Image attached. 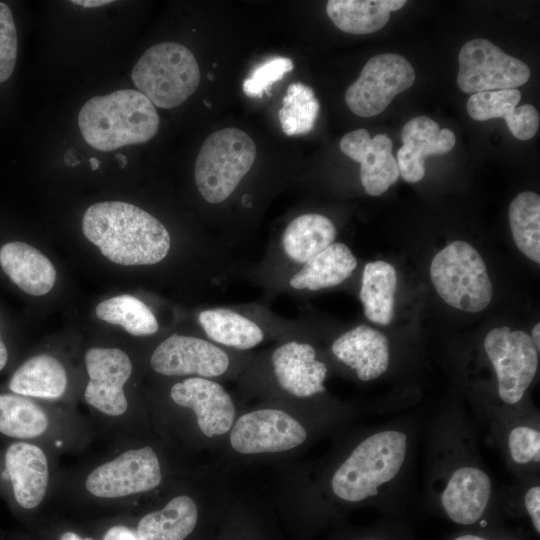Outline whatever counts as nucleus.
I'll list each match as a JSON object with an SVG mask.
<instances>
[{
	"instance_id": "21",
	"label": "nucleus",
	"mask_w": 540,
	"mask_h": 540,
	"mask_svg": "<svg viewBox=\"0 0 540 540\" xmlns=\"http://www.w3.org/2000/svg\"><path fill=\"white\" fill-rule=\"evenodd\" d=\"M0 266L15 285L33 296L48 293L56 281L52 262L41 251L24 242L4 244L0 248Z\"/></svg>"
},
{
	"instance_id": "11",
	"label": "nucleus",
	"mask_w": 540,
	"mask_h": 540,
	"mask_svg": "<svg viewBox=\"0 0 540 540\" xmlns=\"http://www.w3.org/2000/svg\"><path fill=\"white\" fill-rule=\"evenodd\" d=\"M306 437L305 428L289 414L277 409H260L238 419L230 434V443L242 454L273 453L293 449Z\"/></svg>"
},
{
	"instance_id": "33",
	"label": "nucleus",
	"mask_w": 540,
	"mask_h": 540,
	"mask_svg": "<svg viewBox=\"0 0 540 540\" xmlns=\"http://www.w3.org/2000/svg\"><path fill=\"white\" fill-rule=\"evenodd\" d=\"M521 99L517 89L486 91L472 94L467 102L469 115L478 121L511 116Z\"/></svg>"
},
{
	"instance_id": "30",
	"label": "nucleus",
	"mask_w": 540,
	"mask_h": 540,
	"mask_svg": "<svg viewBox=\"0 0 540 540\" xmlns=\"http://www.w3.org/2000/svg\"><path fill=\"white\" fill-rule=\"evenodd\" d=\"M96 316L107 323L120 325L129 334L146 336L159 329L157 319L150 308L130 294H121L100 302Z\"/></svg>"
},
{
	"instance_id": "44",
	"label": "nucleus",
	"mask_w": 540,
	"mask_h": 540,
	"mask_svg": "<svg viewBox=\"0 0 540 540\" xmlns=\"http://www.w3.org/2000/svg\"><path fill=\"white\" fill-rule=\"evenodd\" d=\"M116 159L118 160L120 164V168L126 167L128 159L124 154H121V153L117 154Z\"/></svg>"
},
{
	"instance_id": "3",
	"label": "nucleus",
	"mask_w": 540,
	"mask_h": 540,
	"mask_svg": "<svg viewBox=\"0 0 540 540\" xmlns=\"http://www.w3.org/2000/svg\"><path fill=\"white\" fill-rule=\"evenodd\" d=\"M407 451V436L395 430L375 433L363 440L340 465L332 490L342 500L359 502L378 494V487L400 471Z\"/></svg>"
},
{
	"instance_id": "14",
	"label": "nucleus",
	"mask_w": 540,
	"mask_h": 540,
	"mask_svg": "<svg viewBox=\"0 0 540 540\" xmlns=\"http://www.w3.org/2000/svg\"><path fill=\"white\" fill-rule=\"evenodd\" d=\"M340 149L360 163L361 183L370 196L383 194L398 180L399 169L387 135L377 134L371 138L365 129L354 130L342 137Z\"/></svg>"
},
{
	"instance_id": "29",
	"label": "nucleus",
	"mask_w": 540,
	"mask_h": 540,
	"mask_svg": "<svg viewBox=\"0 0 540 540\" xmlns=\"http://www.w3.org/2000/svg\"><path fill=\"white\" fill-rule=\"evenodd\" d=\"M509 224L517 248L540 263V197L535 192L518 194L509 206Z\"/></svg>"
},
{
	"instance_id": "10",
	"label": "nucleus",
	"mask_w": 540,
	"mask_h": 540,
	"mask_svg": "<svg viewBox=\"0 0 540 540\" xmlns=\"http://www.w3.org/2000/svg\"><path fill=\"white\" fill-rule=\"evenodd\" d=\"M156 453L149 446L128 450L95 468L87 477L86 489L100 498H118L150 491L161 482Z\"/></svg>"
},
{
	"instance_id": "2",
	"label": "nucleus",
	"mask_w": 540,
	"mask_h": 540,
	"mask_svg": "<svg viewBox=\"0 0 540 540\" xmlns=\"http://www.w3.org/2000/svg\"><path fill=\"white\" fill-rule=\"evenodd\" d=\"M84 140L100 151L141 144L155 136L159 116L142 93L124 89L89 99L78 114Z\"/></svg>"
},
{
	"instance_id": "25",
	"label": "nucleus",
	"mask_w": 540,
	"mask_h": 540,
	"mask_svg": "<svg viewBox=\"0 0 540 540\" xmlns=\"http://www.w3.org/2000/svg\"><path fill=\"white\" fill-rule=\"evenodd\" d=\"M67 374L63 365L48 354L25 361L13 374L9 388L16 394L55 399L65 392Z\"/></svg>"
},
{
	"instance_id": "34",
	"label": "nucleus",
	"mask_w": 540,
	"mask_h": 540,
	"mask_svg": "<svg viewBox=\"0 0 540 540\" xmlns=\"http://www.w3.org/2000/svg\"><path fill=\"white\" fill-rule=\"evenodd\" d=\"M294 68L291 59L276 57L257 66L243 82V92L250 98H262L263 94L271 95V86L280 81L285 74Z\"/></svg>"
},
{
	"instance_id": "8",
	"label": "nucleus",
	"mask_w": 540,
	"mask_h": 540,
	"mask_svg": "<svg viewBox=\"0 0 540 540\" xmlns=\"http://www.w3.org/2000/svg\"><path fill=\"white\" fill-rule=\"evenodd\" d=\"M485 352L498 379V393L507 404H516L532 383L538 366V350L530 335L507 326L490 330Z\"/></svg>"
},
{
	"instance_id": "13",
	"label": "nucleus",
	"mask_w": 540,
	"mask_h": 540,
	"mask_svg": "<svg viewBox=\"0 0 540 540\" xmlns=\"http://www.w3.org/2000/svg\"><path fill=\"white\" fill-rule=\"evenodd\" d=\"M150 365L155 372L166 376L216 377L228 369L229 358L208 341L173 334L156 347Z\"/></svg>"
},
{
	"instance_id": "37",
	"label": "nucleus",
	"mask_w": 540,
	"mask_h": 540,
	"mask_svg": "<svg viewBox=\"0 0 540 540\" xmlns=\"http://www.w3.org/2000/svg\"><path fill=\"white\" fill-rule=\"evenodd\" d=\"M506 124L514 137L519 140L531 139L539 128V114L531 104L516 107Z\"/></svg>"
},
{
	"instance_id": "4",
	"label": "nucleus",
	"mask_w": 540,
	"mask_h": 540,
	"mask_svg": "<svg viewBox=\"0 0 540 540\" xmlns=\"http://www.w3.org/2000/svg\"><path fill=\"white\" fill-rule=\"evenodd\" d=\"M131 78L138 91L159 108L185 102L198 88L200 70L184 45L163 42L147 49L135 64Z\"/></svg>"
},
{
	"instance_id": "31",
	"label": "nucleus",
	"mask_w": 540,
	"mask_h": 540,
	"mask_svg": "<svg viewBox=\"0 0 540 540\" xmlns=\"http://www.w3.org/2000/svg\"><path fill=\"white\" fill-rule=\"evenodd\" d=\"M48 427L46 413L23 395L0 394V433L14 438H33Z\"/></svg>"
},
{
	"instance_id": "24",
	"label": "nucleus",
	"mask_w": 540,
	"mask_h": 540,
	"mask_svg": "<svg viewBox=\"0 0 540 540\" xmlns=\"http://www.w3.org/2000/svg\"><path fill=\"white\" fill-rule=\"evenodd\" d=\"M198 508L187 495L171 499L164 508L143 516L137 528L140 540H184L195 529Z\"/></svg>"
},
{
	"instance_id": "22",
	"label": "nucleus",
	"mask_w": 540,
	"mask_h": 540,
	"mask_svg": "<svg viewBox=\"0 0 540 540\" xmlns=\"http://www.w3.org/2000/svg\"><path fill=\"white\" fill-rule=\"evenodd\" d=\"M357 267V259L343 243H332L312 257L290 279L294 289L320 290L339 285Z\"/></svg>"
},
{
	"instance_id": "41",
	"label": "nucleus",
	"mask_w": 540,
	"mask_h": 540,
	"mask_svg": "<svg viewBox=\"0 0 540 540\" xmlns=\"http://www.w3.org/2000/svg\"><path fill=\"white\" fill-rule=\"evenodd\" d=\"M8 360V351L0 334V370L4 368Z\"/></svg>"
},
{
	"instance_id": "9",
	"label": "nucleus",
	"mask_w": 540,
	"mask_h": 540,
	"mask_svg": "<svg viewBox=\"0 0 540 540\" xmlns=\"http://www.w3.org/2000/svg\"><path fill=\"white\" fill-rule=\"evenodd\" d=\"M414 81V68L406 58L395 53L379 54L367 61L358 79L347 88L345 101L358 116H376Z\"/></svg>"
},
{
	"instance_id": "47",
	"label": "nucleus",
	"mask_w": 540,
	"mask_h": 540,
	"mask_svg": "<svg viewBox=\"0 0 540 540\" xmlns=\"http://www.w3.org/2000/svg\"><path fill=\"white\" fill-rule=\"evenodd\" d=\"M487 525V522L485 520L480 521V526L485 527Z\"/></svg>"
},
{
	"instance_id": "20",
	"label": "nucleus",
	"mask_w": 540,
	"mask_h": 540,
	"mask_svg": "<svg viewBox=\"0 0 540 540\" xmlns=\"http://www.w3.org/2000/svg\"><path fill=\"white\" fill-rule=\"evenodd\" d=\"M490 494L491 480L484 471L462 467L453 472L441 495V502L452 521L470 525L481 518Z\"/></svg>"
},
{
	"instance_id": "23",
	"label": "nucleus",
	"mask_w": 540,
	"mask_h": 540,
	"mask_svg": "<svg viewBox=\"0 0 540 540\" xmlns=\"http://www.w3.org/2000/svg\"><path fill=\"white\" fill-rule=\"evenodd\" d=\"M405 4V0H329L326 12L340 30L369 34L383 28L390 19V13Z\"/></svg>"
},
{
	"instance_id": "26",
	"label": "nucleus",
	"mask_w": 540,
	"mask_h": 540,
	"mask_svg": "<svg viewBox=\"0 0 540 540\" xmlns=\"http://www.w3.org/2000/svg\"><path fill=\"white\" fill-rule=\"evenodd\" d=\"M396 288L397 273L392 264L379 260L365 265L359 297L368 320L379 325L392 321Z\"/></svg>"
},
{
	"instance_id": "19",
	"label": "nucleus",
	"mask_w": 540,
	"mask_h": 540,
	"mask_svg": "<svg viewBox=\"0 0 540 540\" xmlns=\"http://www.w3.org/2000/svg\"><path fill=\"white\" fill-rule=\"evenodd\" d=\"M332 352L354 369L362 381L378 378L388 368L390 352L385 335L367 325H359L339 336Z\"/></svg>"
},
{
	"instance_id": "16",
	"label": "nucleus",
	"mask_w": 540,
	"mask_h": 540,
	"mask_svg": "<svg viewBox=\"0 0 540 540\" xmlns=\"http://www.w3.org/2000/svg\"><path fill=\"white\" fill-rule=\"evenodd\" d=\"M403 145L397 151V165L401 177L409 183L419 182L425 175L424 160L428 155L449 152L456 143L454 133L426 116L409 120L403 127Z\"/></svg>"
},
{
	"instance_id": "43",
	"label": "nucleus",
	"mask_w": 540,
	"mask_h": 540,
	"mask_svg": "<svg viewBox=\"0 0 540 540\" xmlns=\"http://www.w3.org/2000/svg\"><path fill=\"white\" fill-rule=\"evenodd\" d=\"M60 540H94V539L89 538V537L82 539V538H81L79 535H77L76 533H73V532H66V533H64V534L61 536Z\"/></svg>"
},
{
	"instance_id": "1",
	"label": "nucleus",
	"mask_w": 540,
	"mask_h": 540,
	"mask_svg": "<svg viewBox=\"0 0 540 540\" xmlns=\"http://www.w3.org/2000/svg\"><path fill=\"white\" fill-rule=\"evenodd\" d=\"M82 231L105 258L124 266L156 264L166 257L171 245L170 234L158 219L121 201L89 206Z\"/></svg>"
},
{
	"instance_id": "50",
	"label": "nucleus",
	"mask_w": 540,
	"mask_h": 540,
	"mask_svg": "<svg viewBox=\"0 0 540 540\" xmlns=\"http://www.w3.org/2000/svg\"><path fill=\"white\" fill-rule=\"evenodd\" d=\"M61 444H62L61 442H56V445H57V446H59V445H61Z\"/></svg>"
},
{
	"instance_id": "32",
	"label": "nucleus",
	"mask_w": 540,
	"mask_h": 540,
	"mask_svg": "<svg viewBox=\"0 0 540 540\" xmlns=\"http://www.w3.org/2000/svg\"><path fill=\"white\" fill-rule=\"evenodd\" d=\"M319 102L311 87L302 83L288 86L283 106L278 112L282 131L287 136L310 132L319 112Z\"/></svg>"
},
{
	"instance_id": "35",
	"label": "nucleus",
	"mask_w": 540,
	"mask_h": 540,
	"mask_svg": "<svg viewBox=\"0 0 540 540\" xmlns=\"http://www.w3.org/2000/svg\"><path fill=\"white\" fill-rule=\"evenodd\" d=\"M18 50L17 31L12 12L7 4L0 2V83L12 75Z\"/></svg>"
},
{
	"instance_id": "12",
	"label": "nucleus",
	"mask_w": 540,
	"mask_h": 540,
	"mask_svg": "<svg viewBox=\"0 0 540 540\" xmlns=\"http://www.w3.org/2000/svg\"><path fill=\"white\" fill-rule=\"evenodd\" d=\"M89 376L84 398L100 412L119 416L126 412L128 403L123 390L132 373L127 354L117 348H90L85 354Z\"/></svg>"
},
{
	"instance_id": "5",
	"label": "nucleus",
	"mask_w": 540,
	"mask_h": 540,
	"mask_svg": "<svg viewBox=\"0 0 540 540\" xmlns=\"http://www.w3.org/2000/svg\"><path fill=\"white\" fill-rule=\"evenodd\" d=\"M255 158V143L246 132L231 127L210 134L195 162V182L201 196L212 204L226 200Z\"/></svg>"
},
{
	"instance_id": "40",
	"label": "nucleus",
	"mask_w": 540,
	"mask_h": 540,
	"mask_svg": "<svg viewBox=\"0 0 540 540\" xmlns=\"http://www.w3.org/2000/svg\"><path fill=\"white\" fill-rule=\"evenodd\" d=\"M71 2L76 5L86 7V8H95V7H100V6L109 4L112 1L110 0H76V1H71Z\"/></svg>"
},
{
	"instance_id": "6",
	"label": "nucleus",
	"mask_w": 540,
	"mask_h": 540,
	"mask_svg": "<svg viewBox=\"0 0 540 540\" xmlns=\"http://www.w3.org/2000/svg\"><path fill=\"white\" fill-rule=\"evenodd\" d=\"M430 276L438 295L456 309L480 312L492 299L486 264L465 241H454L440 250L431 261Z\"/></svg>"
},
{
	"instance_id": "49",
	"label": "nucleus",
	"mask_w": 540,
	"mask_h": 540,
	"mask_svg": "<svg viewBox=\"0 0 540 540\" xmlns=\"http://www.w3.org/2000/svg\"><path fill=\"white\" fill-rule=\"evenodd\" d=\"M204 104L207 105L208 107L211 106V103H209L207 100H204Z\"/></svg>"
},
{
	"instance_id": "7",
	"label": "nucleus",
	"mask_w": 540,
	"mask_h": 540,
	"mask_svg": "<svg viewBox=\"0 0 540 540\" xmlns=\"http://www.w3.org/2000/svg\"><path fill=\"white\" fill-rule=\"evenodd\" d=\"M458 60L457 85L464 93L516 89L530 78V69L523 61L486 39L466 42Z\"/></svg>"
},
{
	"instance_id": "36",
	"label": "nucleus",
	"mask_w": 540,
	"mask_h": 540,
	"mask_svg": "<svg viewBox=\"0 0 540 540\" xmlns=\"http://www.w3.org/2000/svg\"><path fill=\"white\" fill-rule=\"evenodd\" d=\"M512 459L519 464L540 461V433L526 426H518L511 430L508 439Z\"/></svg>"
},
{
	"instance_id": "45",
	"label": "nucleus",
	"mask_w": 540,
	"mask_h": 540,
	"mask_svg": "<svg viewBox=\"0 0 540 540\" xmlns=\"http://www.w3.org/2000/svg\"><path fill=\"white\" fill-rule=\"evenodd\" d=\"M454 540H486V539L481 538L479 536H475V535H463V536L457 537Z\"/></svg>"
},
{
	"instance_id": "39",
	"label": "nucleus",
	"mask_w": 540,
	"mask_h": 540,
	"mask_svg": "<svg viewBox=\"0 0 540 540\" xmlns=\"http://www.w3.org/2000/svg\"><path fill=\"white\" fill-rule=\"evenodd\" d=\"M103 540H140L137 532L125 526H113L107 530Z\"/></svg>"
},
{
	"instance_id": "48",
	"label": "nucleus",
	"mask_w": 540,
	"mask_h": 540,
	"mask_svg": "<svg viewBox=\"0 0 540 540\" xmlns=\"http://www.w3.org/2000/svg\"><path fill=\"white\" fill-rule=\"evenodd\" d=\"M207 77H208L209 80H213V79H214L213 74H212L211 72L208 73V76H207Z\"/></svg>"
},
{
	"instance_id": "46",
	"label": "nucleus",
	"mask_w": 540,
	"mask_h": 540,
	"mask_svg": "<svg viewBox=\"0 0 540 540\" xmlns=\"http://www.w3.org/2000/svg\"><path fill=\"white\" fill-rule=\"evenodd\" d=\"M89 164L92 170H96L100 166V161L97 158L92 157L89 159Z\"/></svg>"
},
{
	"instance_id": "28",
	"label": "nucleus",
	"mask_w": 540,
	"mask_h": 540,
	"mask_svg": "<svg viewBox=\"0 0 540 540\" xmlns=\"http://www.w3.org/2000/svg\"><path fill=\"white\" fill-rule=\"evenodd\" d=\"M198 320L210 339L226 346L249 349L264 338L256 323L230 309L204 310L199 313Z\"/></svg>"
},
{
	"instance_id": "18",
	"label": "nucleus",
	"mask_w": 540,
	"mask_h": 540,
	"mask_svg": "<svg viewBox=\"0 0 540 540\" xmlns=\"http://www.w3.org/2000/svg\"><path fill=\"white\" fill-rule=\"evenodd\" d=\"M5 472L21 507L33 509L41 503L49 471L46 455L40 447L26 442L11 444L5 453Z\"/></svg>"
},
{
	"instance_id": "17",
	"label": "nucleus",
	"mask_w": 540,
	"mask_h": 540,
	"mask_svg": "<svg viewBox=\"0 0 540 540\" xmlns=\"http://www.w3.org/2000/svg\"><path fill=\"white\" fill-rule=\"evenodd\" d=\"M274 373L280 386L298 397L324 392L327 367L315 359V349L307 343L288 342L272 354Z\"/></svg>"
},
{
	"instance_id": "38",
	"label": "nucleus",
	"mask_w": 540,
	"mask_h": 540,
	"mask_svg": "<svg viewBox=\"0 0 540 540\" xmlns=\"http://www.w3.org/2000/svg\"><path fill=\"white\" fill-rule=\"evenodd\" d=\"M525 507L532 519L533 525L540 532V487H531L525 495Z\"/></svg>"
},
{
	"instance_id": "42",
	"label": "nucleus",
	"mask_w": 540,
	"mask_h": 540,
	"mask_svg": "<svg viewBox=\"0 0 540 540\" xmlns=\"http://www.w3.org/2000/svg\"><path fill=\"white\" fill-rule=\"evenodd\" d=\"M530 337L534 345L536 346L537 350L539 351V347H540V324L539 323L534 325Z\"/></svg>"
},
{
	"instance_id": "15",
	"label": "nucleus",
	"mask_w": 540,
	"mask_h": 540,
	"mask_svg": "<svg viewBox=\"0 0 540 540\" xmlns=\"http://www.w3.org/2000/svg\"><path fill=\"white\" fill-rule=\"evenodd\" d=\"M172 400L183 407L191 408L202 433L207 437L225 434L235 417V406L224 388L202 377L185 379L172 386Z\"/></svg>"
},
{
	"instance_id": "27",
	"label": "nucleus",
	"mask_w": 540,
	"mask_h": 540,
	"mask_svg": "<svg viewBox=\"0 0 540 540\" xmlns=\"http://www.w3.org/2000/svg\"><path fill=\"white\" fill-rule=\"evenodd\" d=\"M335 237L336 228L329 218L307 213L287 225L282 236V246L290 259L304 264L331 245Z\"/></svg>"
}]
</instances>
